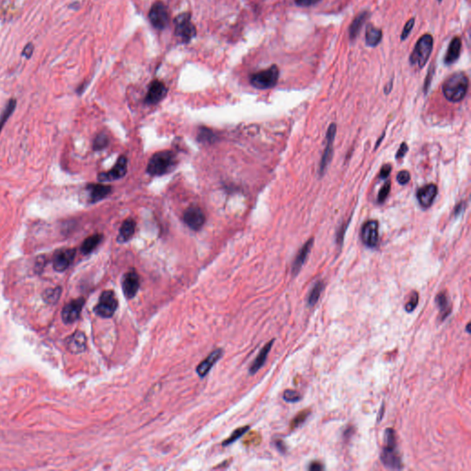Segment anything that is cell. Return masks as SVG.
<instances>
[{
	"label": "cell",
	"instance_id": "12",
	"mask_svg": "<svg viewBox=\"0 0 471 471\" xmlns=\"http://www.w3.org/2000/svg\"><path fill=\"white\" fill-rule=\"evenodd\" d=\"M183 221L191 229L198 231L204 225L205 216L201 208L197 206H192L184 212Z\"/></svg>",
	"mask_w": 471,
	"mask_h": 471
},
{
	"label": "cell",
	"instance_id": "9",
	"mask_svg": "<svg viewBox=\"0 0 471 471\" xmlns=\"http://www.w3.org/2000/svg\"><path fill=\"white\" fill-rule=\"evenodd\" d=\"M379 222L377 220H369L364 223L361 231L362 242L368 248H376L379 243Z\"/></svg>",
	"mask_w": 471,
	"mask_h": 471
},
{
	"label": "cell",
	"instance_id": "7",
	"mask_svg": "<svg viewBox=\"0 0 471 471\" xmlns=\"http://www.w3.org/2000/svg\"><path fill=\"white\" fill-rule=\"evenodd\" d=\"M118 299L113 291L106 290L101 293L99 303L94 308V312L101 318L109 319L116 311Z\"/></svg>",
	"mask_w": 471,
	"mask_h": 471
},
{
	"label": "cell",
	"instance_id": "20",
	"mask_svg": "<svg viewBox=\"0 0 471 471\" xmlns=\"http://www.w3.org/2000/svg\"><path fill=\"white\" fill-rule=\"evenodd\" d=\"M313 243H314V239L310 238L308 241H307V243L304 245L303 247L300 249V251L296 254V257H295L294 262H293V265H292L293 275H296L300 272L301 268L303 267L304 263H305V261H307L308 256L311 251Z\"/></svg>",
	"mask_w": 471,
	"mask_h": 471
},
{
	"label": "cell",
	"instance_id": "14",
	"mask_svg": "<svg viewBox=\"0 0 471 471\" xmlns=\"http://www.w3.org/2000/svg\"><path fill=\"white\" fill-rule=\"evenodd\" d=\"M123 291L128 299L134 298L140 287V278L135 271H130L123 278Z\"/></svg>",
	"mask_w": 471,
	"mask_h": 471
},
{
	"label": "cell",
	"instance_id": "28",
	"mask_svg": "<svg viewBox=\"0 0 471 471\" xmlns=\"http://www.w3.org/2000/svg\"><path fill=\"white\" fill-rule=\"evenodd\" d=\"M197 140L202 144H213L217 140V135L209 128L201 127L199 129Z\"/></svg>",
	"mask_w": 471,
	"mask_h": 471
},
{
	"label": "cell",
	"instance_id": "10",
	"mask_svg": "<svg viewBox=\"0 0 471 471\" xmlns=\"http://www.w3.org/2000/svg\"><path fill=\"white\" fill-rule=\"evenodd\" d=\"M127 172V159L125 156H122L118 159L115 166L107 172H101L98 175V180L104 181H112L122 179L126 176Z\"/></svg>",
	"mask_w": 471,
	"mask_h": 471
},
{
	"label": "cell",
	"instance_id": "19",
	"mask_svg": "<svg viewBox=\"0 0 471 471\" xmlns=\"http://www.w3.org/2000/svg\"><path fill=\"white\" fill-rule=\"evenodd\" d=\"M222 356H223V350L222 349H217L214 352H212L197 366L196 372L199 375V377L200 378H204L209 373V371L212 369V367L216 364V362H217Z\"/></svg>",
	"mask_w": 471,
	"mask_h": 471
},
{
	"label": "cell",
	"instance_id": "4",
	"mask_svg": "<svg viewBox=\"0 0 471 471\" xmlns=\"http://www.w3.org/2000/svg\"><path fill=\"white\" fill-rule=\"evenodd\" d=\"M434 48V38L431 34H424L417 42L414 50L410 56V63L412 66H417L422 68L427 63L432 51Z\"/></svg>",
	"mask_w": 471,
	"mask_h": 471
},
{
	"label": "cell",
	"instance_id": "25",
	"mask_svg": "<svg viewBox=\"0 0 471 471\" xmlns=\"http://www.w3.org/2000/svg\"><path fill=\"white\" fill-rule=\"evenodd\" d=\"M435 302H436V305H437L439 310H440L441 321H444L451 313V307H450V302H449L448 296L446 295V293L441 292L437 294V296L435 298Z\"/></svg>",
	"mask_w": 471,
	"mask_h": 471
},
{
	"label": "cell",
	"instance_id": "41",
	"mask_svg": "<svg viewBox=\"0 0 471 471\" xmlns=\"http://www.w3.org/2000/svg\"><path fill=\"white\" fill-rule=\"evenodd\" d=\"M34 44L32 42H29L27 43L24 49L22 51L21 53V55L24 56L27 59H30L32 56H33V54H34Z\"/></svg>",
	"mask_w": 471,
	"mask_h": 471
},
{
	"label": "cell",
	"instance_id": "21",
	"mask_svg": "<svg viewBox=\"0 0 471 471\" xmlns=\"http://www.w3.org/2000/svg\"><path fill=\"white\" fill-rule=\"evenodd\" d=\"M87 190L90 192V201L91 202L101 201L111 193V187L103 184H90Z\"/></svg>",
	"mask_w": 471,
	"mask_h": 471
},
{
	"label": "cell",
	"instance_id": "45",
	"mask_svg": "<svg viewBox=\"0 0 471 471\" xmlns=\"http://www.w3.org/2000/svg\"><path fill=\"white\" fill-rule=\"evenodd\" d=\"M308 470L311 471H320L324 470V467L320 462H312L308 467Z\"/></svg>",
	"mask_w": 471,
	"mask_h": 471
},
{
	"label": "cell",
	"instance_id": "42",
	"mask_svg": "<svg viewBox=\"0 0 471 471\" xmlns=\"http://www.w3.org/2000/svg\"><path fill=\"white\" fill-rule=\"evenodd\" d=\"M320 1V0H295V3L300 7H310Z\"/></svg>",
	"mask_w": 471,
	"mask_h": 471
},
{
	"label": "cell",
	"instance_id": "31",
	"mask_svg": "<svg viewBox=\"0 0 471 471\" xmlns=\"http://www.w3.org/2000/svg\"><path fill=\"white\" fill-rule=\"evenodd\" d=\"M16 104H17V101H16V100H14V99L9 100V102L7 103L5 109L2 111V114L0 115V131L2 130V128L5 126V124L8 121V119L13 113L14 109L16 108Z\"/></svg>",
	"mask_w": 471,
	"mask_h": 471
},
{
	"label": "cell",
	"instance_id": "46",
	"mask_svg": "<svg viewBox=\"0 0 471 471\" xmlns=\"http://www.w3.org/2000/svg\"><path fill=\"white\" fill-rule=\"evenodd\" d=\"M276 446H277L278 449L282 452V453H286V446L283 441H277L276 442Z\"/></svg>",
	"mask_w": 471,
	"mask_h": 471
},
{
	"label": "cell",
	"instance_id": "37",
	"mask_svg": "<svg viewBox=\"0 0 471 471\" xmlns=\"http://www.w3.org/2000/svg\"><path fill=\"white\" fill-rule=\"evenodd\" d=\"M309 414H310V412H300V413H298L294 417V420L292 421L291 427L292 428H297L299 425H301L304 421L308 419V417Z\"/></svg>",
	"mask_w": 471,
	"mask_h": 471
},
{
	"label": "cell",
	"instance_id": "27",
	"mask_svg": "<svg viewBox=\"0 0 471 471\" xmlns=\"http://www.w3.org/2000/svg\"><path fill=\"white\" fill-rule=\"evenodd\" d=\"M101 239H102L101 234H95L87 237L81 245V253L84 255L92 253L93 251L98 247V245L101 243Z\"/></svg>",
	"mask_w": 471,
	"mask_h": 471
},
{
	"label": "cell",
	"instance_id": "2",
	"mask_svg": "<svg viewBox=\"0 0 471 471\" xmlns=\"http://www.w3.org/2000/svg\"><path fill=\"white\" fill-rule=\"evenodd\" d=\"M469 78L463 72L454 73L449 76L443 85V93L451 102L462 101L468 92Z\"/></svg>",
	"mask_w": 471,
	"mask_h": 471
},
{
	"label": "cell",
	"instance_id": "3",
	"mask_svg": "<svg viewBox=\"0 0 471 471\" xmlns=\"http://www.w3.org/2000/svg\"><path fill=\"white\" fill-rule=\"evenodd\" d=\"M176 165L175 154L170 150L154 154L148 161L146 172L151 176H162L171 171Z\"/></svg>",
	"mask_w": 471,
	"mask_h": 471
},
{
	"label": "cell",
	"instance_id": "34",
	"mask_svg": "<svg viewBox=\"0 0 471 471\" xmlns=\"http://www.w3.org/2000/svg\"><path fill=\"white\" fill-rule=\"evenodd\" d=\"M283 398H284V399L286 400V402L295 403V402H298V401L301 400L302 396H301V394L298 391H296V390L287 389V390L285 391V393L283 395Z\"/></svg>",
	"mask_w": 471,
	"mask_h": 471
},
{
	"label": "cell",
	"instance_id": "18",
	"mask_svg": "<svg viewBox=\"0 0 471 471\" xmlns=\"http://www.w3.org/2000/svg\"><path fill=\"white\" fill-rule=\"evenodd\" d=\"M67 348L71 353H83L87 348V337L82 331H76L67 339Z\"/></svg>",
	"mask_w": 471,
	"mask_h": 471
},
{
	"label": "cell",
	"instance_id": "40",
	"mask_svg": "<svg viewBox=\"0 0 471 471\" xmlns=\"http://www.w3.org/2000/svg\"><path fill=\"white\" fill-rule=\"evenodd\" d=\"M414 21L415 19L412 18H411L407 23L406 25L404 27L403 31H402V34H401V40L403 41L405 39H407V37L409 36V34H411L412 32V28L414 26Z\"/></svg>",
	"mask_w": 471,
	"mask_h": 471
},
{
	"label": "cell",
	"instance_id": "48",
	"mask_svg": "<svg viewBox=\"0 0 471 471\" xmlns=\"http://www.w3.org/2000/svg\"><path fill=\"white\" fill-rule=\"evenodd\" d=\"M438 1H439V2H441V1H442V0H438Z\"/></svg>",
	"mask_w": 471,
	"mask_h": 471
},
{
	"label": "cell",
	"instance_id": "26",
	"mask_svg": "<svg viewBox=\"0 0 471 471\" xmlns=\"http://www.w3.org/2000/svg\"><path fill=\"white\" fill-rule=\"evenodd\" d=\"M382 40V31L373 25L368 26L365 34V42L368 46H377Z\"/></svg>",
	"mask_w": 471,
	"mask_h": 471
},
{
	"label": "cell",
	"instance_id": "5",
	"mask_svg": "<svg viewBox=\"0 0 471 471\" xmlns=\"http://www.w3.org/2000/svg\"><path fill=\"white\" fill-rule=\"evenodd\" d=\"M279 78V68L273 65L265 70H261L251 76V84L259 90H268L277 84Z\"/></svg>",
	"mask_w": 471,
	"mask_h": 471
},
{
	"label": "cell",
	"instance_id": "39",
	"mask_svg": "<svg viewBox=\"0 0 471 471\" xmlns=\"http://www.w3.org/2000/svg\"><path fill=\"white\" fill-rule=\"evenodd\" d=\"M410 180H411V174L407 170H401L397 176V181L401 185L407 184L410 181Z\"/></svg>",
	"mask_w": 471,
	"mask_h": 471
},
{
	"label": "cell",
	"instance_id": "47",
	"mask_svg": "<svg viewBox=\"0 0 471 471\" xmlns=\"http://www.w3.org/2000/svg\"><path fill=\"white\" fill-rule=\"evenodd\" d=\"M470 327H471V323H469V324L467 325V328H466V329H467V332H468V333H471V329H470Z\"/></svg>",
	"mask_w": 471,
	"mask_h": 471
},
{
	"label": "cell",
	"instance_id": "13",
	"mask_svg": "<svg viewBox=\"0 0 471 471\" xmlns=\"http://www.w3.org/2000/svg\"><path fill=\"white\" fill-rule=\"evenodd\" d=\"M76 256L75 249H64L55 253L53 260V267L56 272H65L72 264Z\"/></svg>",
	"mask_w": 471,
	"mask_h": 471
},
{
	"label": "cell",
	"instance_id": "33",
	"mask_svg": "<svg viewBox=\"0 0 471 471\" xmlns=\"http://www.w3.org/2000/svg\"><path fill=\"white\" fill-rule=\"evenodd\" d=\"M249 429H250V426H244V427H240V428H238V429L235 430V431L233 432V434L231 435V436L228 438V439H227L226 441H224V443H223V446H229V445H231V444L235 443L237 439H239V438L241 437V436L244 435L245 433H246V432H247V431H248Z\"/></svg>",
	"mask_w": 471,
	"mask_h": 471
},
{
	"label": "cell",
	"instance_id": "22",
	"mask_svg": "<svg viewBox=\"0 0 471 471\" xmlns=\"http://www.w3.org/2000/svg\"><path fill=\"white\" fill-rule=\"evenodd\" d=\"M135 227H136V224L134 219L127 218V220H125L119 230L118 241L125 243L129 239H131V237L135 235Z\"/></svg>",
	"mask_w": 471,
	"mask_h": 471
},
{
	"label": "cell",
	"instance_id": "44",
	"mask_svg": "<svg viewBox=\"0 0 471 471\" xmlns=\"http://www.w3.org/2000/svg\"><path fill=\"white\" fill-rule=\"evenodd\" d=\"M407 151H408V145H407V144H401L400 147L399 148V151H398L397 155H396V158H397V159H402L404 156L406 155Z\"/></svg>",
	"mask_w": 471,
	"mask_h": 471
},
{
	"label": "cell",
	"instance_id": "16",
	"mask_svg": "<svg viewBox=\"0 0 471 471\" xmlns=\"http://www.w3.org/2000/svg\"><path fill=\"white\" fill-rule=\"evenodd\" d=\"M335 134H336V125L332 124L328 127V133H327V145H326V148H325L323 156H322V160L320 162V171L321 174L325 171V169L328 167V164L330 161L331 157H332L333 142H334V138H335Z\"/></svg>",
	"mask_w": 471,
	"mask_h": 471
},
{
	"label": "cell",
	"instance_id": "29",
	"mask_svg": "<svg viewBox=\"0 0 471 471\" xmlns=\"http://www.w3.org/2000/svg\"><path fill=\"white\" fill-rule=\"evenodd\" d=\"M323 289H324V284L321 281L317 282L314 285L311 291L308 294V299H307V303H308V307H314L316 304L318 303V301L320 299V294L322 293Z\"/></svg>",
	"mask_w": 471,
	"mask_h": 471
},
{
	"label": "cell",
	"instance_id": "8",
	"mask_svg": "<svg viewBox=\"0 0 471 471\" xmlns=\"http://www.w3.org/2000/svg\"><path fill=\"white\" fill-rule=\"evenodd\" d=\"M148 18L153 27L158 30L165 29L169 22L168 9L165 4L160 1L153 4L148 13Z\"/></svg>",
	"mask_w": 471,
	"mask_h": 471
},
{
	"label": "cell",
	"instance_id": "32",
	"mask_svg": "<svg viewBox=\"0 0 471 471\" xmlns=\"http://www.w3.org/2000/svg\"><path fill=\"white\" fill-rule=\"evenodd\" d=\"M109 144V136L105 133H101L97 135L93 142V149L98 151L105 148Z\"/></svg>",
	"mask_w": 471,
	"mask_h": 471
},
{
	"label": "cell",
	"instance_id": "30",
	"mask_svg": "<svg viewBox=\"0 0 471 471\" xmlns=\"http://www.w3.org/2000/svg\"><path fill=\"white\" fill-rule=\"evenodd\" d=\"M367 17H368L367 12H362L353 19V23L350 27V37H351V39L356 38V36L359 34V32H360V30H361L362 26L363 25L364 21L366 20Z\"/></svg>",
	"mask_w": 471,
	"mask_h": 471
},
{
	"label": "cell",
	"instance_id": "38",
	"mask_svg": "<svg viewBox=\"0 0 471 471\" xmlns=\"http://www.w3.org/2000/svg\"><path fill=\"white\" fill-rule=\"evenodd\" d=\"M390 187H391V183L389 181H387L383 187L381 188V190L379 191V202H383L388 196L389 194V192H390Z\"/></svg>",
	"mask_w": 471,
	"mask_h": 471
},
{
	"label": "cell",
	"instance_id": "43",
	"mask_svg": "<svg viewBox=\"0 0 471 471\" xmlns=\"http://www.w3.org/2000/svg\"><path fill=\"white\" fill-rule=\"evenodd\" d=\"M391 169H392L391 165L383 166V168H381V170H380V178L381 179H387V177L389 176V174H390Z\"/></svg>",
	"mask_w": 471,
	"mask_h": 471
},
{
	"label": "cell",
	"instance_id": "6",
	"mask_svg": "<svg viewBox=\"0 0 471 471\" xmlns=\"http://www.w3.org/2000/svg\"><path fill=\"white\" fill-rule=\"evenodd\" d=\"M175 35L183 43L191 42L196 36V28L190 13H182L175 18Z\"/></svg>",
	"mask_w": 471,
	"mask_h": 471
},
{
	"label": "cell",
	"instance_id": "35",
	"mask_svg": "<svg viewBox=\"0 0 471 471\" xmlns=\"http://www.w3.org/2000/svg\"><path fill=\"white\" fill-rule=\"evenodd\" d=\"M60 294H61V288L56 287L54 289H51V290L46 291L45 294L43 295V297H44V299L47 303H55L60 297Z\"/></svg>",
	"mask_w": 471,
	"mask_h": 471
},
{
	"label": "cell",
	"instance_id": "1",
	"mask_svg": "<svg viewBox=\"0 0 471 471\" xmlns=\"http://www.w3.org/2000/svg\"><path fill=\"white\" fill-rule=\"evenodd\" d=\"M380 460L389 470H401L403 468L401 457L397 449L395 431L391 428L385 432V446L382 448Z\"/></svg>",
	"mask_w": 471,
	"mask_h": 471
},
{
	"label": "cell",
	"instance_id": "11",
	"mask_svg": "<svg viewBox=\"0 0 471 471\" xmlns=\"http://www.w3.org/2000/svg\"><path fill=\"white\" fill-rule=\"evenodd\" d=\"M85 299L80 297L67 304L62 310V319L66 324H71L79 319L84 307Z\"/></svg>",
	"mask_w": 471,
	"mask_h": 471
},
{
	"label": "cell",
	"instance_id": "24",
	"mask_svg": "<svg viewBox=\"0 0 471 471\" xmlns=\"http://www.w3.org/2000/svg\"><path fill=\"white\" fill-rule=\"evenodd\" d=\"M461 46H462V42H461L460 38L454 37V39L450 42L449 47L447 49V53H446V57H445V62H446V65L454 64V62L458 59L459 55H460V52H461Z\"/></svg>",
	"mask_w": 471,
	"mask_h": 471
},
{
	"label": "cell",
	"instance_id": "23",
	"mask_svg": "<svg viewBox=\"0 0 471 471\" xmlns=\"http://www.w3.org/2000/svg\"><path fill=\"white\" fill-rule=\"evenodd\" d=\"M274 343V340H272L271 342H269L267 344L265 345L262 349H261V352L258 354V356L256 357V359L254 360V362H253V364L251 365V368H250V373L252 375H254L256 374L258 371L261 369V367L263 366V364L266 362L267 360V357H268V354H269L270 351L272 347V344Z\"/></svg>",
	"mask_w": 471,
	"mask_h": 471
},
{
	"label": "cell",
	"instance_id": "36",
	"mask_svg": "<svg viewBox=\"0 0 471 471\" xmlns=\"http://www.w3.org/2000/svg\"><path fill=\"white\" fill-rule=\"evenodd\" d=\"M419 303V294L417 292H412L409 302L405 305V310L408 313L413 311Z\"/></svg>",
	"mask_w": 471,
	"mask_h": 471
},
{
	"label": "cell",
	"instance_id": "15",
	"mask_svg": "<svg viewBox=\"0 0 471 471\" xmlns=\"http://www.w3.org/2000/svg\"><path fill=\"white\" fill-rule=\"evenodd\" d=\"M168 92V89L165 84L160 80H154L149 85L148 91L145 96V103L149 105H155L162 101Z\"/></svg>",
	"mask_w": 471,
	"mask_h": 471
},
{
	"label": "cell",
	"instance_id": "17",
	"mask_svg": "<svg viewBox=\"0 0 471 471\" xmlns=\"http://www.w3.org/2000/svg\"><path fill=\"white\" fill-rule=\"evenodd\" d=\"M437 187L433 183L423 186L422 188L419 189L416 195H417V199L420 202L421 207L429 208L435 201V199L437 195Z\"/></svg>",
	"mask_w": 471,
	"mask_h": 471
}]
</instances>
